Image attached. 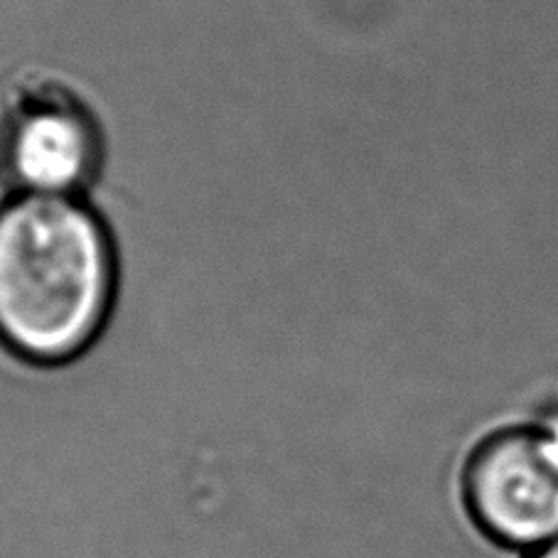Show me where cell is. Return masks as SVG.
Returning <instances> with one entry per match:
<instances>
[{
    "label": "cell",
    "mask_w": 558,
    "mask_h": 558,
    "mask_svg": "<svg viewBox=\"0 0 558 558\" xmlns=\"http://www.w3.org/2000/svg\"><path fill=\"white\" fill-rule=\"evenodd\" d=\"M106 156L101 121L60 76H31L0 119V175L21 195L82 197Z\"/></svg>",
    "instance_id": "3"
},
{
    "label": "cell",
    "mask_w": 558,
    "mask_h": 558,
    "mask_svg": "<svg viewBox=\"0 0 558 558\" xmlns=\"http://www.w3.org/2000/svg\"><path fill=\"white\" fill-rule=\"evenodd\" d=\"M119 291V256L84 197L21 195L0 205V344L37 367L94 348Z\"/></svg>",
    "instance_id": "1"
},
{
    "label": "cell",
    "mask_w": 558,
    "mask_h": 558,
    "mask_svg": "<svg viewBox=\"0 0 558 558\" xmlns=\"http://www.w3.org/2000/svg\"><path fill=\"white\" fill-rule=\"evenodd\" d=\"M522 558H558V538H554V542H548L544 546L534 548V551L524 554Z\"/></svg>",
    "instance_id": "4"
},
{
    "label": "cell",
    "mask_w": 558,
    "mask_h": 558,
    "mask_svg": "<svg viewBox=\"0 0 558 558\" xmlns=\"http://www.w3.org/2000/svg\"><path fill=\"white\" fill-rule=\"evenodd\" d=\"M460 505L480 534L524 556L558 538V421L489 430L458 477Z\"/></svg>",
    "instance_id": "2"
}]
</instances>
